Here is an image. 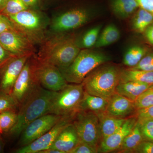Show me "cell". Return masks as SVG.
Listing matches in <instances>:
<instances>
[{
	"mask_svg": "<svg viewBox=\"0 0 153 153\" xmlns=\"http://www.w3.org/2000/svg\"><path fill=\"white\" fill-rule=\"evenodd\" d=\"M111 7L115 15L123 19L130 16L140 8L135 0H113Z\"/></svg>",
	"mask_w": 153,
	"mask_h": 153,
	"instance_id": "7402d4cb",
	"label": "cell"
},
{
	"mask_svg": "<svg viewBox=\"0 0 153 153\" xmlns=\"http://www.w3.org/2000/svg\"><path fill=\"white\" fill-rule=\"evenodd\" d=\"M7 0H0V10H1L4 7Z\"/></svg>",
	"mask_w": 153,
	"mask_h": 153,
	"instance_id": "ee69618b",
	"label": "cell"
},
{
	"mask_svg": "<svg viewBox=\"0 0 153 153\" xmlns=\"http://www.w3.org/2000/svg\"><path fill=\"white\" fill-rule=\"evenodd\" d=\"M139 7L153 14V0H135Z\"/></svg>",
	"mask_w": 153,
	"mask_h": 153,
	"instance_id": "f35d334b",
	"label": "cell"
},
{
	"mask_svg": "<svg viewBox=\"0 0 153 153\" xmlns=\"http://www.w3.org/2000/svg\"><path fill=\"white\" fill-rule=\"evenodd\" d=\"M134 101L115 93L108 100L105 114L117 118H128L135 114Z\"/></svg>",
	"mask_w": 153,
	"mask_h": 153,
	"instance_id": "2e32d148",
	"label": "cell"
},
{
	"mask_svg": "<svg viewBox=\"0 0 153 153\" xmlns=\"http://www.w3.org/2000/svg\"><path fill=\"white\" fill-rule=\"evenodd\" d=\"M56 93L38 85L20 105L16 123L8 133L19 136L31 122L47 114Z\"/></svg>",
	"mask_w": 153,
	"mask_h": 153,
	"instance_id": "7a4b0ae2",
	"label": "cell"
},
{
	"mask_svg": "<svg viewBox=\"0 0 153 153\" xmlns=\"http://www.w3.org/2000/svg\"><path fill=\"white\" fill-rule=\"evenodd\" d=\"M90 18V14L86 10L73 9L55 18L51 27L56 33H63L81 27L87 23Z\"/></svg>",
	"mask_w": 153,
	"mask_h": 153,
	"instance_id": "4fadbf2b",
	"label": "cell"
},
{
	"mask_svg": "<svg viewBox=\"0 0 153 153\" xmlns=\"http://www.w3.org/2000/svg\"><path fill=\"white\" fill-rule=\"evenodd\" d=\"M108 100L84 92V96L79 106V111H92L96 114L105 112Z\"/></svg>",
	"mask_w": 153,
	"mask_h": 153,
	"instance_id": "ffe728a7",
	"label": "cell"
},
{
	"mask_svg": "<svg viewBox=\"0 0 153 153\" xmlns=\"http://www.w3.org/2000/svg\"><path fill=\"white\" fill-rule=\"evenodd\" d=\"M143 140L139 125L137 122L132 130L127 136L116 152L118 153H133L137 146Z\"/></svg>",
	"mask_w": 153,
	"mask_h": 153,
	"instance_id": "603a6c76",
	"label": "cell"
},
{
	"mask_svg": "<svg viewBox=\"0 0 153 153\" xmlns=\"http://www.w3.org/2000/svg\"><path fill=\"white\" fill-rule=\"evenodd\" d=\"M72 124L80 141L98 148L101 138L97 115L88 111H79L74 115Z\"/></svg>",
	"mask_w": 153,
	"mask_h": 153,
	"instance_id": "52a82bcc",
	"label": "cell"
},
{
	"mask_svg": "<svg viewBox=\"0 0 153 153\" xmlns=\"http://www.w3.org/2000/svg\"><path fill=\"white\" fill-rule=\"evenodd\" d=\"M32 56L25 63L11 93L19 106L31 92L40 85L35 75Z\"/></svg>",
	"mask_w": 153,
	"mask_h": 153,
	"instance_id": "30bf717a",
	"label": "cell"
},
{
	"mask_svg": "<svg viewBox=\"0 0 153 153\" xmlns=\"http://www.w3.org/2000/svg\"><path fill=\"white\" fill-rule=\"evenodd\" d=\"M153 23V14L139 8L135 12L131 21L133 30L137 33H143Z\"/></svg>",
	"mask_w": 153,
	"mask_h": 153,
	"instance_id": "cb8c5ba5",
	"label": "cell"
},
{
	"mask_svg": "<svg viewBox=\"0 0 153 153\" xmlns=\"http://www.w3.org/2000/svg\"><path fill=\"white\" fill-rule=\"evenodd\" d=\"M0 44L16 57L32 56L35 52V44L16 29L0 34Z\"/></svg>",
	"mask_w": 153,
	"mask_h": 153,
	"instance_id": "9c48e42d",
	"label": "cell"
},
{
	"mask_svg": "<svg viewBox=\"0 0 153 153\" xmlns=\"http://www.w3.org/2000/svg\"><path fill=\"white\" fill-rule=\"evenodd\" d=\"M99 152L97 147L80 141L70 153H96Z\"/></svg>",
	"mask_w": 153,
	"mask_h": 153,
	"instance_id": "836d02e7",
	"label": "cell"
},
{
	"mask_svg": "<svg viewBox=\"0 0 153 153\" xmlns=\"http://www.w3.org/2000/svg\"><path fill=\"white\" fill-rule=\"evenodd\" d=\"M134 81L153 85V71L128 69L121 70L120 82Z\"/></svg>",
	"mask_w": 153,
	"mask_h": 153,
	"instance_id": "44dd1931",
	"label": "cell"
},
{
	"mask_svg": "<svg viewBox=\"0 0 153 153\" xmlns=\"http://www.w3.org/2000/svg\"><path fill=\"white\" fill-rule=\"evenodd\" d=\"M97 115L99 120L101 141L120 128L127 119L111 117L105 114V113Z\"/></svg>",
	"mask_w": 153,
	"mask_h": 153,
	"instance_id": "d6986e66",
	"label": "cell"
},
{
	"mask_svg": "<svg viewBox=\"0 0 153 153\" xmlns=\"http://www.w3.org/2000/svg\"><path fill=\"white\" fill-rule=\"evenodd\" d=\"M26 5L28 7H34L38 4L39 0H22Z\"/></svg>",
	"mask_w": 153,
	"mask_h": 153,
	"instance_id": "60d3db41",
	"label": "cell"
},
{
	"mask_svg": "<svg viewBox=\"0 0 153 153\" xmlns=\"http://www.w3.org/2000/svg\"><path fill=\"white\" fill-rule=\"evenodd\" d=\"M80 141L72 123L60 132L50 148L56 149L63 153H70Z\"/></svg>",
	"mask_w": 153,
	"mask_h": 153,
	"instance_id": "e0dca14e",
	"label": "cell"
},
{
	"mask_svg": "<svg viewBox=\"0 0 153 153\" xmlns=\"http://www.w3.org/2000/svg\"><path fill=\"white\" fill-rule=\"evenodd\" d=\"M152 87V84L141 82H119L116 88V93L134 101L146 91Z\"/></svg>",
	"mask_w": 153,
	"mask_h": 153,
	"instance_id": "ac0fdd59",
	"label": "cell"
},
{
	"mask_svg": "<svg viewBox=\"0 0 153 153\" xmlns=\"http://www.w3.org/2000/svg\"><path fill=\"white\" fill-rule=\"evenodd\" d=\"M27 9L22 0H7L1 12L4 16H9Z\"/></svg>",
	"mask_w": 153,
	"mask_h": 153,
	"instance_id": "83f0119b",
	"label": "cell"
},
{
	"mask_svg": "<svg viewBox=\"0 0 153 153\" xmlns=\"http://www.w3.org/2000/svg\"><path fill=\"white\" fill-rule=\"evenodd\" d=\"M101 28V26H97L90 29L85 33L81 41V45L83 48L88 49L95 45Z\"/></svg>",
	"mask_w": 153,
	"mask_h": 153,
	"instance_id": "f546056e",
	"label": "cell"
},
{
	"mask_svg": "<svg viewBox=\"0 0 153 153\" xmlns=\"http://www.w3.org/2000/svg\"><path fill=\"white\" fill-rule=\"evenodd\" d=\"M7 17L17 30L33 44L41 43L45 39L46 22L38 12L27 9Z\"/></svg>",
	"mask_w": 153,
	"mask_h": 153,
	"instance_id": "5b68a950",
	"label": "cell"
},
{
	"mask_svg": "<svg viewBox=\"0 0 153 153\" xmlns=\"http://www.w3.org/2000/svg\"><path fill=\"white\" fill-rule=\"evenodd\" d=\"M137 122L136 116L127 118L120 128L114 133L102 140L99 145V152L109 153L117 151L126 137L132 130Z\"/></svg>",
	"mask_w": 153,
	"mask_h": 153,
	"instance_id": "9a60e30c",
	"label": "cell"
},
{
	"mask_svg": "<svg viewBox=\"0 0 153 153\" xmlns=\"http://www.w3.org/2000/svg\"><path fill=\"white\" fill-rule=\"evenodd\" d=\"M31 56L14 57L0 69V91L11 94L15 82Z\"/></svg>",
	"mask_w": 153,
	"mask_h": 153,
	"instance_id": "5bb4252c",
	"label": "cell"
},
{
	"mask_svg": "<svg viewBox=\"0 0 153 153\" xmlns=\"http://www.w3.org/2000/svg\"><path fill=\"white\" fill-rule=\"evenodd\" d=\"M128 68L153 71V52L146 53L136 66Z\"/></svg>",
	"mask_w": 153,
	"mask_h": 153,
	"instance_id": "d6a6232c",
	"label": "cell"
},
{
	"mask_svg": "<svg viewBox=\"0 0 153 153\" xmlns=\"http://www.w3.org/2000/svg\"><path fill=\"white\" fill-rule=\"evenodd\" d=\"M63 117L47 114L38 118L28 125L21 134L19 145L24 146L42 136L54 126Z\"/></svg>",
	"mask_w": 153,
	"mask_h": 153,
	"instance_id": "7c38bea8",
	"label": "cell"
},
{
	"mask_svg": "<svg viewBox=\"0 0 153 153\" xmlns=\"http://www.w3.org/2000/svg\"><path fill=\"white\" fill-rule=\"evenodd\" d=\"M133 153H153V142L143 141L135 149Z\"/></svg>",
	"mask_w": 153,
	"mask_h": 153,
	"instance_id": "8d00e7d4",
	"label": "cell"
},
{
	"mask_svg": "<svg viewBox=\"0 0 153 153\" xmlns=\"http://www.w3.org/2000/svg\"><path fill=\"white\" fill-rule=\"evenodd\" d=\"M41 44L36 58L59 69L68 67L81 50L74 36L63 33L45 38Z\"/></svg>",
	"mask_w": 153,
	"mask_h": 153,
	"instance_id": "6da1fadb",
	"label": "cell"
},
{
	"mask_svg": "<svg viewBox=\"0 0 153 153\" xmlns=\"http://www.w3.org/2000/svg\"><path fill=\"white\" fill-rule=\"evenodd\" d=\"M120 36L119 30L114 25H108L98 37L95 46L100 48L108 46L117 41Z\"/></svg>",
	"mask_w": 153,
	"mask_h": 153,
	"instance_id": "d4e9b609",
	"label": "cell"
},
{
	"mask_svg": "<svg viewBox=\"0 0 153 153\" xmlns=\"http://www.w3.org/2000/svg\"><path fill=\"white\" fill-rule=\"evenodd\" d=\"M147 49L141 46L136 45L129 48L123 57V63L129 68L136 66L146 54Z\"/></svg>",
	"mask_w": 153,
	"mask_h": 153,
	"instance_id": "484cf974",
	"label": "cell"
},
{
	"mask_svg": "<svg viewBox=\"0 0 153 153\" xmlns=\"http://www.w3.org/2000/svg\"><path fill=\"white\" fill-rule=\"evenodd\" d=\"M32 58L35 75L41 86L54 92H58L66 87L68 82L58 67L39 61L34 55Z\"/></svg>",
	"mask_w": 153,
	"mask_h": 153,
	"instance_id": "ba28073f",
	"label": "cell"
},
{
	"mask_svg": "<svg viewBox=\"0 0 153 153\" xmlns=\"http://www.w3.org/2000/svg\"><path fill=\"white\" fill-rule=\"evenodd\" d=\"M74 116L63 117L49 131L30 144L21 147L15 151L17 153H39L51 147L60 132L72 123Z\"/></svg>",
	"mask_w": 153,
	"mask_h": 153,
	"instance_id": "8fae6325",
	"label": "cell"
},
{
	"mask_svg": "<svg viewBox=\"0 0 153 153\" xmlns=\"http://www.w3.org/2000/svg\"><path fill=\"white\" fill-rule=\"evenodd\" d=\"M144 140L153 142V119L138 121Z\"/></svg>",
	"mask_w": 153,
	"mask_h": 153,
	"instance_id": "1f68e13d",
	"label": "cell"
},
{
	"mask_svg": "<svg viewBox=\"0 0 153 153\" xmlns=\"http://www.w3.org/2000/svg\"><path fill=\"white\" fill-rule=\"evenodd\" d=\"M137 110L153 105V87L146 91L134 101Z\"/></svg>",
	"mask_w": 153,
	"mask_h": 153,
	"instance_id": "4dcf8cb0",
	"label": "cell"
},
{
	"mask_svg": "<svg viewBox=\"0 0 153 153\" xmlns=\"http://www.w3.org/2000/svg\"><path fill=\"white\" fill-rule=\"evenodd\" d=\"M143 33L148 42L153 46V23L146 29Z\"/></svg>",
	"mask_w": 153,
	"mask_h": 153,
	"instance_id": "ab89813d",
	"label": "cell"
},
{
	"mask_svg": "<svg viewBox=\"0 0 153 153\" xmlns=\"http://www.w3.org/2000/svg\"><path fill=\"white\" fill-rule=\"evenodd\" d=\"M19 105L10 94L0 91V113L7 111H16Z\"/></svg>",
	"mask_w": 153,
	"mask_h": 153,
	"instance_id": "f1b7e54d",
	"label": "cell"
},
{
	"mask_svg": "<svg viewBox=\"0 0 153 153\" xmlns=\"http://www.w3.org/2000/svg\"><path fill=\"white\" fill-rule=\"evenodd\" d=\"M39 153H63L62 152L54 148H49L47 149L41 151Z\"/></svg>",
	"mask_w": 153,
	"mask_h": 153,
	"instance_id": "b9f144b4",
	"label": "cell"
},
{
	"mask_svg": "<svg viewBox=\"0 0 153 153\" xmlns=\"http://www.w3.org/2000/svg\"><path fill=\"white\" fill-rule=\"evenodd\" d=\"M15 56L6 50L0 44V69L4 67Z\"/></svg>",
	"mask_w": 153,
	"mask_h": 153,
	"instance_id": "74e56055",
	"label": "cell"
},
{
	"mask_svg": "<svg viewBox=\"0 0 153 153\" xmlns=\"http://www.w3.org/2000/svg\"><path fill=\"white\" fill-rule=\"evenodd\" d=\"M5 146V142L1 134H0V153L4 152Z\"/></svg>",
	"mask_w": 153,
	"mask_h": 153,
	"instance_id": "7bdbcfd3",
	"label": "cell"
},
{
	"mask_svg": "<svg viewBox=\"0 0 153 153\" xmlns=\"http://www.w3.org/2000/svg\"><path fill=\"white\" fill-rule=\"evenodd\" d=\"M3 134V132L2 131V130L1 127V124H0V134Z\"/></svg>",
	"mask_w": 153,
	"mask_h": 153,
	"instance_id": "f6af8a7d",
	"label": "cell"
},
{
	"mask_svg": "<svg viewBox=\"0 0 153 153\" xmlns=\"http://www.w3.org/2000/svg\"><path fill=\"white\" fill-rule=\"evenodd\" d=\"M82 83L68 84L57 92L48 114L60 116H74L79 111V106L84 94Z\"/></svg>",
	"mask_w": 153,
	"mask_h": 153,
	"instance_id": "8992f818",
	"label": "cell"
},
{
	"mask_svg": "<svg viewBox=\"0 0 153 153\" xmlns=\"http://www.w3.org/2000/svg\"><path fill=\"white\" fill-rule=\"evenodd\" d=\"M135 115L138 121L151 119H153V105L137 110Z\"/></svg>",
	"mask_w": 153,
	"mask_h": 153,
	"instance_id": "e575fe53",
	"label": "cell"
},
{
	"mask_svg": "<svg viewBox=\"0 0 153 153\" xmlns=\"http://www.w3.org/2000/svg\"><path fill=\"white\" fill-rule=\"evenodd\" d=\"M18 118L16 111H7L0 113V124L3 133H8L16 124Z\"/></svg>",
	"mask_w": 153,
	"mask_h": 153,
	"instance_id": "4316f807",
	"label": "cell"
},
{
	"mask_svg": "<svg viewBox=\"0 0 153 153\" xmlns=\"http://www.w3.org/2000/svg\"><path fill=\"white\" fill-rule=\"evenodd\" d=\"M121 70L115 65L103 64L91 71L82 84L84 91L109 100L116 93L120 79Z\"/></svg>",
	"mask_w": 153,
	"mask_h": 153,
	"instance_id": "3957f363",
	"label": "cell"
},
{
	"mask_svg": "<svg viewBox=\"0 0 153 153\" xmlns=\"http://www.w3.org/2000/svg\"><path fill=\"white\" fill-rule=\"evenodd\" d=\"M110 59L109 56L99 51L82 49L68 67L60 70L68 83L80 84L94 69Z\"/></svg>",
	"mask_w": 153,
	"mask_h": 153,
	"instance_id": "277c9868",
	"label": "cell"
},
{
	"mask_svg": "<svg viewBox=\"0 0 153 153\" xmlns=\"http://www.w3.org/2000/svg\"><path fill=\"white\" fill-rule=\"evenodd\" d=\"M15 29V26L8 17L0 14V34L6 31Z\"/></svg>",
	"mask_w": 153,
	"mask_h": 153,
	"instance_id": "d590c367",
	"label": "cell"
}]
</instances>
